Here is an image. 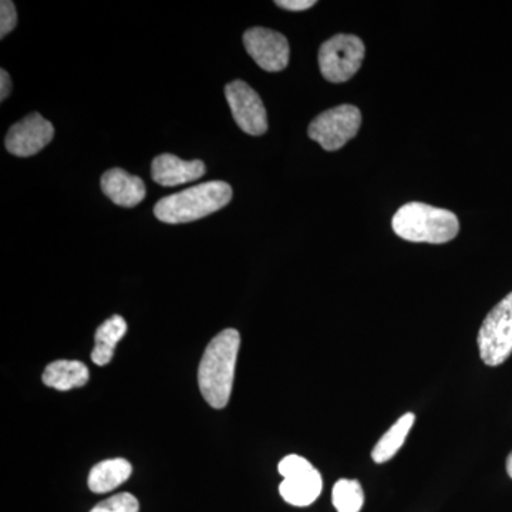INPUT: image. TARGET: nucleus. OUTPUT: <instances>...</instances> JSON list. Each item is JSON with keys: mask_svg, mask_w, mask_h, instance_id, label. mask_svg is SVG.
<instances>
[{"mask_svg": "<svg viewBox=\"0 0 512 512\" xmlns=\"http://www.w3.org/2000/svg\"><path fill=\"white\" fill-rule=\"evenodd\" d=\"M239 346L238 330L225 329L211 340L202 356L198 384L205 402L214 409H224L231 399Z\"/></svg>", "mask_w": 512, "mask_h": 512, "instance_id": "1", "label": "nucleus"}, {"mask_svg": "<svg viewBox=\"0 0 512 512\" xmlns=\"http://www.w3.org/2000/svg\"><path fill=\"white\" fill-rule=\"evenodd\" d=\"M231 200V185L210 181L161 198L154 207V215L165 224H185L220 211Z\"/></svg>", "mask_w": 512, "mask_h": 512, "instance_id": "2", "label": "nucleus"}, {"mask_svg": "<svg viewBox=\"0 0 512 512\" xmlns=\"http://www.w3.org/2000/svg\"><path fill=\"white\" fill-rule=\"evenodd\" d=\"M394 234L410 242L446 244L457 237L460 222L456 214L423 202H409L394 214Z\"/></svg>", "mask_w": 512, "mask_h": 512, "instance_id": "3", "label": "nucleus"}, {"mask_svg": "<svg viewBox=\"0 0 512 512\" xmlns=\"http://www.w3.org/2000/svg\"><path fill=\"white\" fill-rule=\"evenodd\" d=\"M478 349L487 366L503 365L512 353V292L491 309L478 332Z\"/></svg>", "mask_w": 512, "mask_h": 512, "instance_id": "4", "label": "nucleus"}, {"mask_svg": "<svg viewBox=\"0 0 512 512\" xmlns=\"http://www.w3.org/2000/svg\"><path fill=\"white\" fill-rule=\"evenodd\" d=\"M365 59V45L353 35H336L319 50L320 73L330 83H345L357 73Z\"/></svg>", "mask_w": 512, "mask_h": 512, "instance_id": "5", "label": "nucleus"}, {"mask_svg": "<svg viewBox=\"0 0 512 512\" xmlns=\"http://www.w3.org/2000/svg\"><path fill=\"white\" fill-rule=\"evenodd\" d=\"M278 471L284 481L279 493L286 503L295 507H308L318 500L322 493V476L306 458L291 454L278 464Z\"/></svg>", "mask_w": 512, "mask_h": 512, "instance_id": "6", "label": "nucleus"}, {"mask_svg": "<svg viewBox=\"0 0 512 512\" xmlns=\"http://www.w3.org/2000/svg\"><path fill=\"white\" fill-rule=\"evenodd\" d=\"M362 113L355 106L342 104L323 111L309 126L308 134L326 151H336L356 136Z\"/></svg>", "mask_w": 512, "mask_h": 512, "instance_id": "7", "label": "nucleus"}, {"mask_svg": "<svg viewBox=\"0 0 512 512\" xmlns=\"http://www.w3.org/2000/svg\"><path fill=\"white\" fill-rule=\"evenodd\" d=\"M225 97L238 127L251 136H262L268 131V114L261 97L242 80L227 84Z\"/></svg>", "mask_w": 512, "mask_h": 512, "instance_id": "8", "label": "nucleus"}, {"mask_svg": "<svg viewBox=\"0 0 512 512\" xmlns=\"http://www.w3.org/2000/svg\"><path fill=\"white\" fill-rule=\"evenodd\" d=\"M244 45L248 55L266 72H282L288 66L291 49L282 33L266 28H252L244 33Z\"/></svg>", "mask_w": 512, "mask_h": 512, "instance_id": "9", "label": "nucleus"}, {"mask_svg": "<svg viewBox=\"0 0 512 512\" xmlns=\"http://www.w3.org/2000/svg\"><path fill=\"white\" fill-rule=\"evenodd\" d=\"M53 137H55L53 124L39 113H32L10 127L5 146L13 156L32 157L43 150Z\"/></svg>", "mask_w": 512, "mask_h": 512, "instance_id": "10", "label": "nucleus"}, {"mask_svg": "<svg viewBox=\"0 0 512 512\" xmlns=\"http://www.w3.org/2000/svg\"><path fill=\"white\" fill-rule=\"evenodd\" d=\"M205 174V164L200 160L184 161L174 154H161L154 158L151 175L158 185L177 187L200 180Z\"/></svg>", "mask_w": 512, "mask_h": 512, "instance_id": "11", "label": "nucleus"}, {"mask_svg": "<svg viewBox=\"0 0 512 512\" xmlns=\"http://www.w3.org/2000/svg\"><path fill=\"white\" fill-rule=\"evenodd\" d=\"M101 190L116 205L133 208L146 198V185L137 175L113 168L101 177Z\"/></svg>", "mask_w": 512, "mask_h": 512, "instance_id": "12", "label": "nucleus"}, {"mask_svg": "<svg viewBox=\"0 0 512 512\" xmlns=\"http://www.w3.org/2000/svg\"><path fill=\"white\" fill-rule=\"evenodd\" d=\"M87 382L89 369L79 360H56L50 363L43 373V383L60 392L83 387Z\"/></svg>", "mask_w": 512, "mask_h": 512, "instance_id": "13", "label": "nucleus"}, {"mask_svg": "<svg viewBox=\"0 0 512 512\" xmlns=\"http://www.w3.org/2000/svg\"><path fill=\"white\" fill-rule=\"evenodd\" d=\"M133 473L131 463L124 458L104 460L92 468L89 474V488L96 494L109 493L126 483Z\"/></svg>", "mask_w": 512, "mask_h": 512, "instance_id": "14", "label": "nucleus"}, {"mask_svg": "<svg viewBox=\"0 0 512 512\" xmlns=\"http://www.w3.org/2000/svg\"><path fill=\"white\" fill-rule=\"evenodd\" d=\"M127 332V323L120 315H114L113 318L107 319L106 322L101 323L100 328L97 329L96 346L92 352V360L97 366L109 365L114 356L117 343L123 339Z\"/></svg>", "mask_w": 512, "mask_h": 512, "instance_id": "15", "label": "nucleus"}, {"mask_svg": "<svg viewBox=\"0 0 512 512\" xmlns=\"http://www.w3.org/2000/svg\"><path fill=\"white\" fill-rule=\"evenodd\" d=\"M416 416L413 413H406L387 430L382 439L377 441L372 451V458L376 464L387 463L396 456L397 451L402 448L404 441L412 430Z\"/></svg>", "mask_w": 512, "mask_h": 512, "instance_id": "16", "label": "nucleus"}, {"mask_svg": "<svg viewBox=\"0 0 512 512\" xmlns=\"http://www.w3.org/2000/svg\"><path fill=\"white\" fill-rule=\"evenodd\" d=\"M332 503L338 512H360L365 504L362 485L357 480L342 478L333 485Z\"/></svg>", "mask_w": 512, "mask_h": 512, "instance_id": "17", "label": "nucleus"}, {"mask_svg": "<svg viewBox=\"0 0 512 512\" xmlns=\"http://www.w3.org/2000/svg\"><path fill=\"white\" fill-rule=\"evenodd\" d=\"M140 504L134 495L121 493L101 501L90 512H138Z\"/></svg>", "mask_w": 512, "mask_h": 512, "instance_id": "18", "label": "nucleus"}, {"mask_svg": "<svg viewBox=\"0 0 512 512\" xmlns=\"http://www.w3.org/2000/svg\"><path fill=\"white\" fill-rule=\"evenodd\" d=\"M18 23V13L15 5L10 0H2L0 3V37H5L15 29Z\"/></svg>", "mask_w": 512, "mask_h": 512, "instance_id": "19", "label": "nucleus"}, {"mask_svg": "<svg viewBox=\"0 0 512 512\" xmlns=\"http://www.w3.org/2000/svg\"><path fill=\"white\" fill-rule=\"evenodd\" d=\"M279 8L293 10V12H301V10L311 9L316 5L315 0H278L275 2Z\"/></svg>", "mask_w": 512, "mask_h": 512, "instance_id": "20", "label": "nucleus"}, {"mask_svg": "<svg viewBox=\"0 0 512 512\" xmlns=\"http://www.w3.org/2000/svg\"><path fill=\"white\" fill-rule=\"evenodd\" d=\"M10 92H12V80L9 73L2 69L0 70V100L8 99Z\"/></svg>", "mask_w": 512, "mask_h": 512, "instance_id": "21", "label": "nucleus"}, {"mask_svg": "<svg viewBox=\"0 0 512 512\" xmlns=\"http://www.w3.org/2000/svg\"><path fill=\"white\" fill-rule=\"evenodd\" d=\"M507 473L508 476L512 478V451L510 453V456L507 458Z\"/></svg>", "mask_w": 512, "mask_h": 512, "instance_id": "22", "label": "nucleus"}]
</instances>
